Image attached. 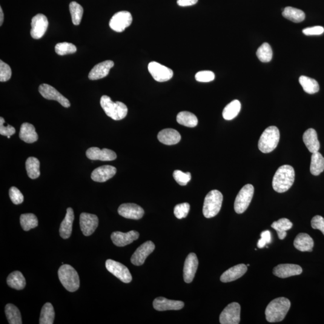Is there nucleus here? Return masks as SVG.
Wrapping results in <instances>:
<instances>
[{"mask_svg":"<svg viewBox=\"0 0 324 324\" xmlns=\"http://www.w3.org/2000/svg\"><path fill=\"white\" fill-rule=\"evenodd\" d=\"M294 180L295 171L293 167L288 165H283L275 173L272 185L275 191L278 193H284L291 188Z\"/></svg>","mask_w":324,"mask_h":324,"instance_id":"2","label":"nucleus"},{"mask_svg":"<svg viewBox=\"0 0 324 324\" xmlns=\"http://www.w3.org/2000/svg\"><path fill=\"white\" fill-rule=\"evenodd\" d=\"M294 246L295 249L301 252H312L314 246V242L309 234L300 233L295 238Z\"/></svg>","mask_w":324,"mask_h":324,"instance_id":"29","label":"nucleus"},{"mask_svg":"<svg viewBox=\"0 0 324 324\" xmlns=\"http://www.w3.org/2000/svg\"><path fill=\"white\" fill-rule=\"evenodd\" d=\"M303 140L306 147L312 153H316L320 148V143L318 139L316 130L314 129H309L303 134Z\"/></svg>","mask_w":324,"mask_h":324,"instance_id":"27","label":"nucleus"},{"mask_svg":"<svg viewBox=\"0 0 324 324\" xmlns=\"http://www.w3.org/2000/svg\"><path fill=\"white\" fill-rule=\"evenodd\" d=\"M71 19L74 25L81 24L84 9L81 5L75 1L71 2L69 5Z\"/></svg>","mask_w":324,"mask_h":324,"instance_id":"41","label":"nucleus"},{"mask_svg":"<svg viewBox=\"0 0 324 324\" xmlns=\"http://www.w3.org/2000/svg\"><path fill=\"white\" fill-rule=\"evenodd\" d=\"M55 50L58 55L65 56L75 53L77 49L76 46L71 43L63 42L56 45Z\"/></svg>","mask_w":324,"mask_h":324,"instance_id":"43","label":"nucleus"},{"mask_svg":"<svg viewBox=\"0 0 324 324\" xmlns=\"http://www.w3.org/2000/svg\"><path fill=\"white\" fill-rule=\"evenodd\" d=\"M198 0H177V4L182 7L191 6L196 4Z\"/></svg>","mask_w":324,"mask_h":324,"instance_id":"53","label":"nucleus"},{"mask_svg":"<svg viewBox=\"0 0 324 324\" xmlns=\"http://www.w3.org/2000/svg\"><path fill=\"white\" fill-rule=\"evenodd\" d=\"M132 21V16L130 12L128 11H119L112 17L110 27L116 32L121 33L131 25Z\"/></svg>","mask_w":324,"mask_h":324,"instance_id":"9","label":"nucleus"},{"mask_svg":"<svg viewBox=\"0 0 324 324\" xmlns=\"http://www.w3.org/2000/svg\"><path fill=\"white\" fill-rule=\"evenodd\" d=\"M9 196L14 204H21L24 201V196L21 191L16 187H11L9 189Z\"/></svg>","mask_w":324,"mask_h":324,"instance_id":"47","label":"nucleus"},{"mask_svg":"<svg viewBox=\"0 0 324 324\" xmlns=\"http://www.w3.org/2000/svg\"><path fill=\"white\" fill-rule=\"evenodd\" d=\"M310 170L315 176H319L324 171V157L318 151L312 153Z\"/></svg>","mask_w":324,"mask_h":324,"instance_id":"32","label":"nucleus"},{"mask_svg":"<svg viewBox=\"0 0 324 324\" xmlns=\"http://www.w3.org/2000/svg\"><path fill=\"white\" fill-rule=\"evenodd\" d=\"M11 68L6 63L0 61V81L6 82L11 78Z\"/></svg>","mask_w":324,"mask_h":324,"instance_id":"46","label":"nucleus"},{"mask_svg":"<svg viewBox=\"0 0 324 324\" xmlns=\"http://www.w3.org/2000/svg\"><path fill=\"white\" fill-rule=\"evenodd\" d=\"M311 225L312 228L322 232L324 236V218L319 215L314 216L311 220Z\"/></svg>","mask_w":324,"mask_h":324,"instance_id":"51","label":"nucleus"},{"mask_svg":"<svg viewBox=\"0 0 324 324\" xmlns=\"http://www.w3.org/2000/svg\"><path fill=\"white\" fill-rule=\"evenodd\" d=\"M241 307L236 302L229 304L220 315L221 324H239L240 322Z\"/></svg>","mask_w":324,"mask_h":324,"instance_id":"10","label":"nucleus"},{"mask_svg":"<svg viewBox=\"0 0 324 324\" xmlns=\"http://www.w3.org/2000/svg\"><path fill=\"white\" fill-rule=\"evenodd\" d=\"M280 132L276 126H269L266 128L258 142V148L263 153H269L273 151L279 144Z\"/></svg>","mask_w":324,"mask_h":324,"instance_id":"5","label":"nucleus"},{"mask_svg":"<svg viewBox=\"0 0 324 324\" xmlns=\"http://www.w3.org/2000/svg\"><path fill=\"white\" fill-rule=\"evenodd\" d=\"M20 223L25 231H30V229L35 228L38 226V220L36 215L32 213L22 214L20 217Z\"/></svg>","mask_w":324,"mask_h":324,"instance_id":"40","label":"nucleus"},{"mask_svg":"<svg viewBox=\"0 0 324 324\" xmlns=\"http://www.w3.org/2000/svg\"><path fill=\"white\" fill-rule=\"evenodd\" d=\"M177 121L180 125L188 128L196 127L198 123L195 115L188 111H183L179 113L177 115Z\"/></svg>","mask_w":324,"mask_h":324,"instance_id":"34","label":"nucleus"},{"mask_svg":"<svg viewBox=\"0 0 324 324\" xmlns=\"http://www.w3.org/2000/svg\"><path fill=\"white\" fill-rule=\"evenodd\" d=\"M86 156L89 159L93 160H101V161H112L116 160L117 154L110 149L103 148L102 150L98 147H91L86 152Z\"/></svg>","mask_w":324,"mask_h":324,"instance_id":"17","label":"nucleus"},{"mask_svg":"<svg viewBox=\"0 0 324 324\" xmlns=\"http://www.w3.org/2000/svg\"><path fill=\"white\" fill-rule=\"evenodd\" d=\"M19 137L23 141L28 144H32L36 142L39 138L35 128L33 125L28 123H23L21 125Z\"/></svg>","mask_w":324,"mask_h":324,"instance_id":"28","label":"nucleus"},{"mask_svg":"<svg viewBox=\"0 0 324 324\" xmlns=\"http://www.w3.org/2000/svg\"><path fill=\"white\" fill-rule=\"evenodd\" d=\"M4 119L1 117L0 118V134L2 136H12L16 132L15 128L10 125L4 126Z\"/></svg>","mask_w":324,"mask_h":324,"instance_id":"49","label":"nucleus"},{"mask_svg":"<svg viewBox=\"0 0 324 324\" xmlns=\"http://www.w3.org/2000/svg\"><path fill=\"white\" fill-rule=\"evenodd\" d=\"M223 195L217 190L211 191L206 194L203 206V214L206 218L216 216L222 207Z\"/></svg>","mask_w":324,"mask_h":324,"instance_id":"6","label":"nucleus"},{"mask_svg":"<svg viewBox=\"0 0 324 324\" xmlns=\"http://www.w3.org/2000/svg\"><path fill=\"white\" fill-rule=\"evenodd\" d=\"M292 223L286 218H282L276 222L272 223L271 227L277 232L278 237L280 240H283L286 237V231L292 228Z\"/></svg>","mask_w":324,"mask_h":324,"instance_id":"31","label":"nucleus"},{"mask_svg":"<svg viewBox=\"0 0 324 324\" xmlns=\"http://www.w3.org/2000/svg\"><path fill=\"white\" fill-rule=\"evenodd\" d=\"M324 32V28L321 26H315L313 27L306 28L303 33L306 36L321 35Z\"/></svg>","mask_w":324,"mask_h":324,"instance_id":"52","label":"nucleus"},{"mask_svg":"<svg viewBox=\"0 0 324 324\" xmlns=\"http://www.w3.org/2000/svg\"><path fill=\"white\" fill-rule=\"evenodd\" d=\"M39 91L45 99L56 100L65 108L70 107V103L68 100L51 85L47 84H41L39 86Z\"/></svg>","mask_w":324,"mask_h":324,"instance_id":"12","label":"nucleus"},{"mask_svg":"<svg viewBox=\"0 0 324 324\" xmlns=\"http://www.w3.org/2000/svg\"><path fill=\"white\" fill-rule=\"evenodd\" d=\"M198 266V259L195 254L191 253L186 258L184 269H183V276L185 282L190 283L193 281Z\"/></svg>","mask_w":324,"mask_h":324,"instance_id":"19","label":"nucleus"},{"mask_svg":"<svg viewBox=\"0 0 324 324\" xmlns=\"http://www.w3.org/2000/svg\"><path fill=\"white\" fill-rule=\"evenodd\" d=\"M302 272L303 269L300 265L292 264V263L278 265L275 266L273 271L274 276L282 278V279L297 276V275L302 274Z\"/></svg>","mask_w":324,"mask_h":324,"instance_id":"18","label":"nucleus"},{"mask_svg":"<svg viewBox=\"0 0 324 324\" xmlns=\"http://www.w3.org/2000/svg\"><path fill=\"white\" fill-rule=\"evenodd\" d=\"M149 72L154 80L159 82L169 81L173 76V71L157 62H151L148 65Z\"/></svg>","mask_w":324,"mask_h":324,"instance_id":"11","label":"nucleus"},{"mask_svg":"<svg viewBox=\"0 0 324 324\" xmlns=\"http://www.w3.org/2000/svg\"><path fill=\"white\" fill-rule=\"evenodd\" d=\"M139 237L138 232L136 231H130L127 233H123L120 231L114 232L111 234V237L115 245L119 247H124L138 239Z\"/></svg>","mask_w":324,"mask_h":324,"instance_id":"20","label":"nucleus"},{"mask_svg":"<svg viewBox=\"0 0 324 324\" xmlns=\"http://www.w3.org/2000/svg\"><path fill=\"white\" fill-rule=\"evenodd\" d=\"M5 314L10 324H22V318L19 310L12 304H7L5 307Z\"/></svg>","mask_w":324,"mask_h":324,"instance_id":"36","label":"nucleus"},{"mask_svg":"<svg viewBox=\"0 0 324 324\" xmlns=\"http://www.w3.org/2000/svg\"><path fill=\"white\" fill-rule=\"evenodd\" d=\"M257 56L260 62L268 63L273 58V51L268 43H264L258 49Z\"/></svg>","mask_w":324,"mask_h":324,"instance_id":"42","label":"nucleus"},{"mask_svg":"<svg viewBox=\"0 0 324 324\" xmlns=\"http://www.w3.org/2000/svg\"><path fill=\"white\" fill-rule=\"evenodd\" d=\"M195 79L197 81L200 82H209L213 81L215 74L211 71H200L195 74Z\"/></svg>","mask_w":324,"mask_h":324,"instance_id":"48","label":"nucleus"},{"mask_svg":"<svg viewBox=\"0 0 324 324\" xmlns=\"http://www.w3.org/2000/svg\"><path fill=\"white\" fill-rule=\"evenodd\" d=\"M291 302L285 297H279L271 301L265 309L266 320L269 323L281 322L287 315Z\"/></svg>","mask_w":324,"mask_h":324,"instance_id":"1","label":"nucleus"},{"mask_svg":"<svg viewBox=\"0 0 324 324\" xmlns=\"http://www.w3.org/2000/svg\"><path fill=\"white\" fill-rule=\"evenodd\" d=\"M248 266L240 263L226 270L220 276V281L223 283H228L236 280L242 277L247 272Z\"/></svg>","mask_w":324,"mask_h":324,"instance_id":"24","label":"nucleus"},{"mask_svg":"<svg viewBox=\"0 0 324 324\" xmlns=\"http://www.w3.org/2000/svg\"><path fill=\"white\" fill-rule=\"evenodd\" d=\"M254 194V187L250 184L243 186L238 194L234 202V210L238 214H242L250 205Z\"/></svg>","mask_w":324,"mask_h":324,"instance_id":"7","label":"nucleus"},{"mask_svg":"<svg viewBox=\"0 0 324 324\" xmlns=\"http://www.w3.org/2000/svg\"><path fill=\"white\" fill-rule=\"evenodd\" d=\"M7 283L8 286L17 290H21L25 287L26 285L25 277L19 271L12 272L8 275Z\"/></svg>","mask_w":324,"mask_h":324,"instance_id":"30","label":"nucleus"},{"mask_svg":"<svg viewBox=\"0 0 324 324\" xmlns=\"http://www.w3.org/2000/svg\"><path fill=\"white\" fill-rule=\"evenodd\" d=\"M173 177L175 180L181 186L187 185L191 180V174L190 173H185L180 170L175 171L173 173Z\"/></svg>","mask_w":324,"mask_h":324,"instance_id":"45","label":"nucleus"},{"mask_svg":"<svg viewBox=\"0 0 324 324\" xmlns=\"http://www.w3.org/2000/svg\"><path fill=\"white\" fill-rule=\"evenodd\" d=\"M80 227L85 236H90L99 225V219L95 214L82 213L80 215Z\"/></svg>","mask_w":324,"mask_h":324,"instance_id":"14","label":"nucleus"},{"mask_svg":"<svg viewBox=\"0 0 324 324\" xmlns=\"http://www.w3.org/2000/svg\"><path fill=\"white\" fill-rule=\"evenodd\" d=\"M260 239L258 241V247L259 249H262L265 247L267 244L271 242V235L270 232L268 230L263 231L260 234Z\"/></svg>","mask_w":324,"mask_h":324,"instance_id":"50","label":"nucleus"},{"mask_svg":"<svg viewBox=\"0 0 324 324\" xmlns=\"http://www.w3.org/2000/svg\"><path fill=\"white\" fill-rule=\"evenodd\" d=\"M282 15L284 18L295 23L303 22L306 18L303 11L292 7H286L284 8Z\"/></svg>","mask_w":324,"mask_h":324,"instance_id":"33","label":"nucleus"},{"mask_svg":"<svg viewBox=\"0 0 324 324\" xmlns=\"http://www.w3.org/2000/svg\"><path fill=\"white\" fill-rule=\"evenodd\" d=\"M4 21V13L2 11V8L0 7V25H2Z\"/></svg>","mask_w":324,"mask_h":324,"instance_id":"54","label":"nucleus"},{"mask_svg":"<svg viewBox=\"0 0 324 324\" xmlns=\"http://www.w3.org/2000/svg\"><path fill=\"white\" fill-rule=\"evenodd\" d=\"M58 274L60 282L68 291L75 292L79 288V277L73 266L63 264L60 266Z\"/></svg>","mask_w":324,"mask_h":324,"instance_id":"4","label":"nucleus"},{"mask_svg":"<svg viewBox=\"0 0 324 324\" xmlns=\"http://www.w3.org/2000/svg\"><path fill=\"white\" fill-rule=\"evenodd\" d=\"M299 82L306 93L313 94L320 90V85L316 80L306 76L300 77Z\"/></svg>","mask_w":324,"mask_h":324,"instance_id":"37","label":"nucleus"},{"mask_svg":"<svg viewBox=\"0 0 324 324\" xmlns=\"http://www.w3.org/2000/svg\"><path fill=\"white\" fill-rule=\"evenodd\" d=\"M25 168L28 177L31 179H37L41 175L40 162L34 157H28L25 162Z\"/></svg>","mask_w":324,"mask_h":324,"instance_id":"35","label":"nucleus"},{"mask_svg":"<svg viewBox=\"0 0 324 324\" xmlns=\"http://www.w3.org/2000/svg\"><path fill=\"white\" fill-rule=\"evenodd\" d=\"M159 141L162 144L172 145L180 141L181 135L179 131L173 129H165L160 131L157 136Z\"/></svg>","mask_w":324,"mask_h":324,"instance_id":"26","label":"nucleus"},{"mask_svg":"<svg viewBox=\"0 0 324 324\" xmlns=\"http://www.w3.org/2000/svg\"><path fill=\"white\" fill-rule=\"evenodd\" d=\"M185 303L181 301L171 300L164 297L156 298L153 302V307L156 311H178L183 308Z\"/></svg>","mask_w":324,"mask_h":324,"instance_id":"21","label":"nucleus"},{"mask_svg":"<svg viewBox=\"0 0 324 324\" xmlns=\"http://www.w3.org/2000/svg\"><path fill=\"white\" fill-rule=\"evenodd\" d=\"M117 173V169L113 166L104 165L95 169L91 174L94 182L103 183L112 179Z\"/></svg>","mask_w":324,"mask_h":324,"instance_id":"22","label":"nucleus"},{"mask_svg":"<svg viewBox=\"0 0 324 324\" xmlns=\"http://www.w3.org/2000/svg\"><path fill=\"white\" fill-rule=\"evenodd\" d=\"M190 208V204L187 202L177 205L174 208V213L175 216L179 219H182L187 217Z\"/></svg>","mask_w":324,"mask_h":324,"instance_id":"44","label":"nucleus"},{"mask_svg":"<svg viewBox=\"0 0 324 324\" xmlns=\"http://www.w3.org/2000/svg\"><path fill=\"white\" fill-rule=\"evenodd\" d=\"M114 63L111 60H107L99 63L94 66L88 74L90 80H98L108 75L110 69L113 67Z\"/></svg>","mask_w":324,"mask_h":324,"instance_id":"23","label":"nucleus"},{"mask_svg":"<svg viewBox=\"0 0 324 324\" xmlns=\"http://www.w3.org/2000/svg\"><path fill=\"white\" fill-rule=\"evenodd\" d=\"M120 216L126 219L139 220L144 216V211L142 207L135 203H123L118 209Z\"/></svg>","mask_w":324,"mask_h":324,"instance_id":"16","label":"nucleus"},{"mask_svg":"<svg viewBox=\"0 0 324 324\" xmlns=\"http://www.w3.org/2000/svg\"><path fill=\"white\" fill-rule=\"evenodd\" d=\"M100 103L106 114L112 119L117 121L125 119L127 116L128 108L125 103L114 102L108 96H103Z\"/></svg>","mask_w":324,"mask_h":324,"instance_id":"3","label":"nucleus"},{"mask_svg":"<svg viewBox=\"0 0 324 324\" xmlns=\"http://www.w3.org/2000/svg\"><path fill=\"white\" fill-rule=\"evenodd\" d=\"M241 110V103L239 100H234L229 103L223 111V117L226 120H231L236 118Z\"/></svg>","mask_w":324,"mask_h":324,"instance_id":"39","label":"nucleus"},{"mask_svg":"<svg viewBox=\"0 0 324 324\" xmlns=\"http://www.w3.org/2000/svg\"><path fill=\"white\" fill-rule=\"evenodd\" d=\"M48 21L46 16L43 14H37L31 20V30L30 34L34 39L42 38L47 30Z\"/></svg>","mask_w":324,"mask_h":324,"instance_id":"13","label":"nucleus"},{"mask_svg":"<svg viewBox=\"0 0 324 324\" xmlns=\"http://www.w3.org/2000/svg\"><path fill=\"white\" fill-rule=\"evenodd\" d=\"M105 265L108 271L118 278L122 282L129 283L132 280L130 271L122 263L115 261L114 260L108 259L106 261Z\"/></svg>","mask_w":324,"mask_h":324,"instance_id":"8","label":"nucleus"},{"mask_svg":"<svg viewBox=\"0 0 324 324\" xmlns=\"http://www.w3.org/2000/svg\"><path fill=\"white\" fill-rule=\"evenodd\" d=\"M74 219L73 209L70 207L68 208L66 214L60 228V234L62 239H68L71 236Z\"/></svg>","mask_w":324,"mask_h":324,"instance_id":"25","label":"nucleus"},{"mask_svg":"<svg viewBox=\"0 0 324 324\" xmlns=\"http://www.w3.org/2000/svg\"><path fill=\"white\" fill-rule=\"evenodd\" d=\"M154 244L151 241L142 244L134 252L131 258V262L136 266L144 264L145 259L154 251Z\"/></svg>","mask_w":324,"mask_h":324,"instance_id":"15","label":"nucleus"},{"mask_svg":"<svg viewBox=\"0 0 324 324\" xmlns=\"http://www.w3.org/2000/svg\"><path fill=\"white\" fill-rule=\"evenodd\" d=\"M55 319V312L50 303H45L42 309L40 324H53Z\"/></svg>","mask_w":324,"mask_h":324,"instance_id":"38","label":"nucleus"}]
</instances>
